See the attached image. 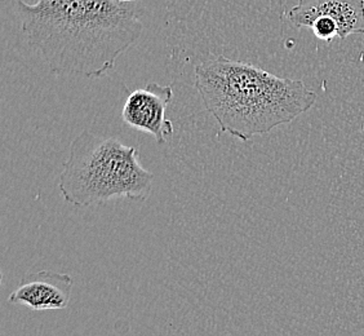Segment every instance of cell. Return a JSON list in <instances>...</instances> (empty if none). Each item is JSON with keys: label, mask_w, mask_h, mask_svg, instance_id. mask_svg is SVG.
<instances>
[{"label": "cell", "mask_w": 364, "mask_h": 336, "mask_svg": "<svg viewBox=\"0 0 364 336\" xmlns=\"http://www.w3.org/2000/svg\"><path fill=\"white\" fill-rule=\"evenodd\" d=\"M311 30L314 31L318 39L331 42L335 36H338V26L336 22L329 17H319L311 25Z\"/></svg>", "instance_id": "cell-7"}, {"label": "cell", "mask_w": 364, "mask_h": 336, "mask_svg": "<svg viewBox=\"0 0 364 336\" xmlns=\"http://www.w3.org/2000/svg\"><path fill=\"white\" fill-rule=\"evenodd\" d=\"M74 280L70 274L41 271L28 273L20 286L9 295L8 301L33 310H60L68 308Z\"/></svg>", "instance_id": "cell-5"}, {"label": "cell", "mask_w": 364, "mask_h": 336, "mask_svg": "<svg viewBox=\"0 0 364 336\" xmlns=\"http://www.w3.org/2000/svg\"><path fill=\"white\" fill-rule=\"evenodd\" d=\"M194 73L205 110L223 132L243 142L294 122L316 105V93L301 80L223 55L208 57Z\"/></svg>", "instance_id": "cell-2"}, {"label": "cell", "mask_w": 364, "mask_h": 336, "mask_svg": "<svg viewBox=\"0 0 364 336\" xmlns=\"http://www.w3.org/2000/svg\"><path fill=\"white\" fill-rule=\"evenodd\" d=\"M153 182L154 175L141 164L136 147L117 136L106 137L87 130L71 141L58 189L68 204L90 207L117 199L144 202Z\"/></svg>", "instance_id": "cell-3"}, {"label": "cell", "mask_w": 364, "mask_h": 336, "mask_svg": "<svg viewBox=\"0 0 364 336\" xmlns=\"http://www.w3.org/2000/svg\"><path fill=\"white\" fill-rule=\"evenodd\" d=\"M120 3H132V1H136V0H118Z\"/></svg>", "instance_id": "cell-8"}, {"label": "cell", "mask_w": 364, "mask_h": 336, "mask_svg": "<svg viewBox=\"0 0 364 336\" xmlns=\"http://www.w3.org/2000/svg\"><path fill=\"white\" fill-rule=\"evenodd\" d=\"M17 11L30 48L56 75L104 77L144 31L118 0H20Z\"/></svg>", "instance_id": "cell-1"}, {"label": "cell", "mask_w": 364, "mask_h": 336, "mask_svg": "<svg viewBox=\"0 0 364 336\" xmlns=\"http://www.w3.org/2000/svg\"><path fill=\"white\" fill-rule=\"evenodd\" d=\"M319 17H329L338 26V38L364 34V0H299L287 14L296 28H311Z\"/></svg>", "instance_id": "cell-6"}, {"label": "cell", "mask_w": 364, "mask_h": 336, "mask_svg": "<svg viewBox=\"0 0 364 336\" xmlns=\"http://www.w3.org/2000/svg\"><path fill=\"white\" fill-rule=\"evenodd\" d=\"M172 98V84L161 85L154 82L134 90L123 106V122L137 131L151 135L156 144L164 145L173 133V123L167 118V107Z\"/></svg>", "instance_id": "cell-4"}]
</instances>
